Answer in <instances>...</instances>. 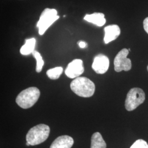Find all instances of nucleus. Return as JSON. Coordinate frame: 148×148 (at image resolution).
Instances as JSON below:
<instances>
[{
	"mask_svg": "<svg viewBox=\"0 0 148 148\" xmlns=\"http://www.w3.org/2000/svg\"><path fill=\"white\" fill-rule=\"evenodd\" d=\"M70 88L74 93L81 97L88 98L94 95L95 85L86 77H78L71 82Z\"/></svg>",
	"mask_w": 148,
	"mask_h": 148,
	"instance_id": "obj_1",
	"label": "nucleus"
},
{
	"mask_svg": "<svg viewBox=\"0 0 148 148\" xmlns=\"http://www.w3.org/2000/svg\"><path fill=\"white\" fill-rule=\"evenodd\" d=\"M40 96V91L36 87H32L23 90L16 98V104L23 109H29L37 102Z\"/></svg>",
	"mask_w": 148,
	"mask_h": 148,
	"instance_id": "obj_2",
	"label": "nucleus"
},
{
	"mask_svg": "<svg viewBox=\"0 0 148 148\" xmlns=\"http://www.w3.org/2000/svg\"><path fill=\"white\" fill-rule=\"evenodd\" d=\"M50 133L49 127L45 124H39L28 131L26 136L27 143L30 145H36L44 142Z\"/></svg>",
	"mask_w": 148,
	"mask_h": 148,
	"instance_id": "obj_3",
	"label": "nucleus"
},
{
	"mask_svg": "<svg viewBox=\"0 0 148 148\" xmlns=\"http://www.w3.org/2000/svg\"><path fill=\"white\" fill-rule=\"evenodd\" d=\"M59 18V16L57 15L56 10L48 8L45 9L40 16L36 25L38 29L39 34L43 35L48 29Z\"/></svg>",
	"mask_w": 148,
	"mask_h": 148,
	"instance_id": "obj_4",
	"label": "nucleus"
},
{
	"mask_svg": "<svg viewBox=\"0 0 148 148\" xmlns=\"http://www.w3.org/2000/svg\"><path fill=\"white\" fill-rule=\"evenodd\" d=\"M145 99V93L140 88H133L127 93L125 101V108L127 111H131L143 103Z\"/></svg>",
	"mask_w": 148,
	"mask_h": 148,
	"instance_id": "obj_5",
	"label": "nucleus"
},
{
	"mask_svg": "<svg viewBox=\"0 0 148 148\" xmlns=\"http://www.w3.org/2000/svg\"><path fill=\"white\" fill-rule=\"evenodd\" d=\"M129 51L126 48H123L117 53L114 59V69L116 72H121L122 70L128 71L132 68L131 60L127 58Z\"/></svg>",
	"mask_w": 148,
	"mask_h": 148,
	"instance_id": "obj_6",
	"label": "nucleus"
},
{
	"mask_svg": "<svg viewBox=\"0 0 148 148\" xmlns=\"http://www.w3.org/2000/svg\"><path fill=\"white\" fill-rule=\"evenodd\" d=\"M84 72V67L82 60L74 59L68 64L65 73L70 79H76Z\"/></svg>",
	"mask_w": 148,
	"mask_h": 148,
	"instance_id": "obj_7",
	"label": "nucleus"
},
{
	"mask_svg": "<svg viewBox=\"0 0 148 148\" xmlns=\"http://www.w3.org/2000/svg\"><path fill=\"white\" fill-rule=\"evenodd\" d=\"M92 67L96 73L104 74L109 69V59L104 54H98L94 58Z\"/></svg>",
	"mask_w": 148,
	"mask_h": 148,
	"instance_id": "obj_8",
	"label": "nucleus"
},
{
	"mask_svg": "<svg viewBox=\"0 0 148 148\" xmlns=\"http://www.w3.org/2000/svg\"><path fill=\"white\" fill-rule=\"evenodd\" d=\"M104 41L106 44H108L114 41L119 36L121 33V30L117 25L113 24L106 27L104 28Z\"/></svg>",
	"mask_w": 148,
	"mask_h": 148,
	"instance_id": "obj_9",
	"label": "nucleus"
},
{
	"mask_svg": "<svg viewBox=\"0 0 148 148\" xmlns=\"http://www.w3.org/2000/svg\"><path fill=\"white\" fill-rule=\"evenodd\" d=\"M74 143L73 138L66 135L61 136L53 141L50 148H71Z\"/></svg>",
	"mask_w": 148,
	"mask_h": 148,
	"instance_id": "obj_10",
	"label": "nucleus"
},
{
	"mask_svg": "<svg viewBox=\"0 0 148 148\" xmlns=\"http://www.w3.org/2000/svg\"><path fill=\"white\" fill-rule=\"evenodd\" d=\"M84 20L95 24L98 27L103 26L106 23L105 15L101 13H94L91 14H86Z\"/></svg>",
	"mask_w": 148,
	"mask_h": 148,
	"instance_id": "obj_11",
	"label": "nucleus"
},
{
	"mask_svg": "<svg viewBox=\"0 0 148 148\" xmlns=\"http://www.w3.org/2000/svg\"><path fill=\"white\" fill-rule=\"evenodd\" d=\"M35 45L36 39L35 38L27 39L25 40V45H24L21 48L20 52L24 56L30 54L35 51Z\"/></svg>",
	"mask_w": 148,
	"mask_h": 148,
	"instance_id": "obj_12",
	"label": "nucleus"
},
{
	"mask_svg": "<svg viewBox=\"0 0 148 148\" xmlns=\"http://www.w3.org/2000/svg\"><path fill=\"white\" fill-rule=\"evenodd\" d=\"M90 148H106V144L100 133L95 132L92 135Z\"/></svg>",
	"mask_w": 148,
	"mask_h": 148,
	"instance_id": "obj_13",
	"label": "nucleus"
},
{
	"mask_svg": "<svg viewBox=\"0 0 148 148\" xmlns=\"http://www.w3.org/2000/svg\"><path fill=\"white\" fill-rule=\"evenodd\" d=\"M63 69L62 67L58 66L47 70L46 74L48 77L52 79H57L59 78L61 74L63 73Z\"/></svg>",
	"mask_w": 148,
	"mask_h": 148,
	"instance_id": "obj_14",
	"label": "nucleus"
},
{
	"mask_svg": "<svg viewBox=\"0 0 148 148\" xmlns=\"http://www.w3.org/2000/svg\"><path fill=\"white\" fill-rule=\"evenodd\" d=\"M32 54L34 57V58L36 60V71L37 73H40L42 70L43 66L44 65V61L43 60L42 57L40 54V53L35 50L32 52Z\"/></svg>",
	"mask_w": 148,
	"mask_h": 148,
	"instance_id": "obj_15",
	"label": "nucleus"
},
{
	"mask_svg": "<svg viewBox=\"0 0 148 148\" xmlns=\"http://www.w3.org/2000/svg\"><path fill=\"white\" fill-rule=\"evenodd\" d=\"M130 148H148V144L143 139H138L133 144Z\"/></svg>",
	"mask_w": 148,
	"mask_h": 148,
	"instance_id": "obj_16",
	"label": "nucleus"
},
{
	"mask_svg": "<svg viewBox=\"0 0 148 148\" xmlns=\"http://www.w3.org/2000/svg\"><path fill=\"white\" fill-rule=\"evenodd\" d=\"M143 27L144 30L148 34V17L146 18L143 21Z\"/></svg>",
	"mask_w": 148,
	"mask_h": 148,
	"instance_id": "obj_17",
	"label": "nucleus"
},
{
	"mask_svg": "<svg viewBox=\"0 0 148 148\" xmlns=\"http://www.w3.org/2000/svg\"><path fill=\"white\" fill-rule=\"evenodd\" d=\"M79 46L81 48H84L87 47V43L84 41H79Z\"/></svg>",
	"mask_w": 148,
	"mask_h": 148,
	"instance_id": "obj_18",
	"label": "nucleus"
},
{
	"mask_svg": "<svg viewBox=\"0 0 148 148\" xmlns=\"http://www.w3.org/2000/svg\"><path fill=\"white\" fill-rule=\"evenodd\" d=\"M128 51H129V52H130V51H131V49H130V48H129V49H128Z\"/></svg>",
	"mask_w": 148,
	"mask_h": 148,
	"instance_id": "obj_19",
	"label": "nucleus"
},
{
	"mask_svg": "<svg viewBox=\"0 0 148 148\" xmlns=\"http://www.w3.org/2000/svg\"><path fill=\"white\" fill-rule=\"evenodd\" d=\"M147 70H148V66H147Z\"/></svg>",
	"mask_w": 148,
	"mask_h": 148,
	"instance_id": "obj_20",
	"label": "nucleus"
}]
</instances>
